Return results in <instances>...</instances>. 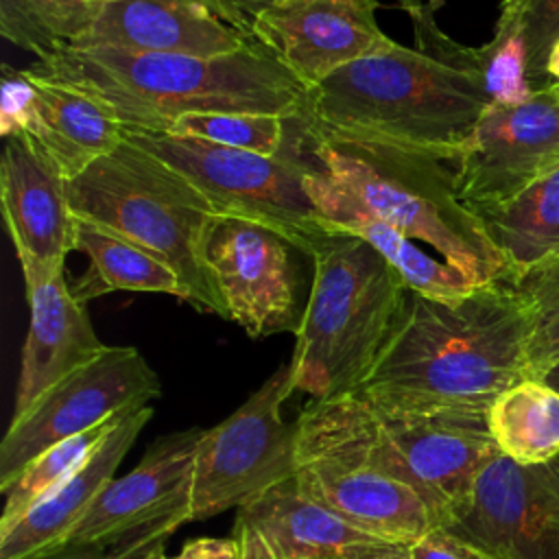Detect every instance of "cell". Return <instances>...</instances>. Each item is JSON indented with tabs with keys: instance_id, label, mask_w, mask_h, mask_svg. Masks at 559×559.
Segmentation results:
<instances>
[{
	"instance_id": "obj_1",
	"label": "cell",
	"mask_w": 559,
	"mask_h": 559,
	"mask_svg": "<svg viewBox=\"0 0 559 559\" xmlns=\"http://www.w3.org/2000/svg\"><path fill=\"white\" fill-rule=\"evenodd\" d=\"M415 46L358 59L308 90L304 135L393 144L456 162L491 105L478 48L452 41L435 2L400 0Z\"/></svg>"
},
{
	"instance_id": "obj_2",
	"label": "cell",
	"mask_w": 559,
	"mask_h": 559,
	"mask_svg": "<svg viewBox=\"0 0 559 559\" xmlns=\"http://www.w3.org/2000/svg\"><path fill=\"white\" fill-rule=\"evenodd\" d=\"M528 308L509 282H487L461 297L406 290L371 371L365 397L406 406L489 408L528 380Z\"/></svg>"
},
{
	"instance_id": "obj_3",
	"label": "cell",
	"mask_w": 559,
	"mask_h": 559,
	"mask_svg": "<svg viewBox=\"0 0 559 559\" xmlns=\"http://www.w3.org/2000/svg\"><path fill=\"white\" fill-rule=\"evenodd\" d=\"M105 105L129 133H168L188 114L299 118L308 90L260 44L225 57L66 46L26 68Z\"/></svg>"
},
{
	"instance_id": "obj_4",
	"label": "cell",
	"mask_w": 559,
	"mask_h": 559,
	"mask_svg": "<svg viewBox=\"0 0 559 559\" xmlns=\"http://www.w3.org/2000/svg\"><path fill=\"white\" fill-rule=\"evenodd\" d=\"M288 362V391L317 400L356 391L371 371L408 290L367 240L325 229Z\"/></svg>"
},
{
	"instance_id": "obj_5",
	"label": "cell",
	"mask_w": 559,
	"mask_h": 559,
	"mask_svg": "<svg viewBox=\"0 0 559 559\" xmlns=\"http://www.w3.org/2000/svg\"><path fill=\"white\" fill-rule=\"evenodd\" d=\"M299 135L310 162L369 212L430 245L474 284L509 280V266L483 221L459 199L452 162L393 144Z\"/></svg>"
},
{
	"instance_id": "obj_6",
	"label": "cell",
	"mask_w": 559,
	"mask_h": 559,
	"mask_svg": "<svg viewBox=\"0 0 559 559\" xmlns=\"http://www.w3.org/2000/svg\"><path fill=\"white\" fill-rule=\"evenodd\" d=\"M68 199L76 218L168 264L179 275L190 306L227 319L201 258L205 227L218 212L179 170L127 138L116 151L68 179Z\"/></svg>"
},
{
	"instance_id": "obj_7",
	"label": "cell",
	"mask_w": 559,
	"mask_h": 559,
	"mask_svg": "<svg viewBox=\"0 0 559 559\" xmlns=\"http://www.w3.org/2000/svg\"><path fill=\"white\" fill-rule=\"evenodd\" d=\"M127 138L190 179L218 214L266 225L306 255L325 231L321 212L306 190L310 164L286 151L269 157L173 133H129Z\"/></svg>"
},
{
	"instance_id": "obj_8",
	"label": "cell",
	"mask_w": 559,
	"mask_h": 559,
	"mask_svg": "<svg viewBox=\"0 0 559 559\" xmlns=\"http://www.w3.org/2000/svg\"><path fill=\"white\" fill-rule=\"evenodd\" d=\"M288 395V365H282L227 419L203 430L190 522L240 509L297 474V424L280 413Z\"/></svg>"
},
{
	"instance_id": "obj_9",
	"label": "cell",
	"mask_w": 559,
	"mask_h": 559,
	"mask_svg": "<svg viewBox=\"0 0 559 559\" xmlns=\"http://www.w3.org/2000/svg\"><path fill=\"white\" fill-rule=\"evenodd\" d=\"M201 437L203 428H188L155 439L129 474L103 489L68 537L66 548L100 546L124 559H142L190 522Z\"/></svg>"
},
{
	"instance_id": "obj_10",
	"label": "cell",
	"mask_w": 559,
	"mask_h": 559,
	"mask_svg": "<svg viewBox=\"0 0 559 559\" xmlns=\"http://www.w3.org/2000/svg\"><path fill=\"white\" fill-rule=\"evenodd\" d=\"M162 395L159 376L135 347H105L13 415L0 443V489L48 448Z\"/></svg>"
},
{
	"instance_id": "obj_11",
	"label": "cell",
	"mask_w": 559,
	"mask_h": 559,
	"mask_svg": "<svg viewBox=\"0 0 559 559\" xmlns=\"http://www.w3.org/2000/svg\"><path fill=\"white\" fill-rule=\"evenodd\" d=\"M299 251L275 229L227 214H216L203 234L201 258L225 306L227 319L251 338L297 332Z\"/></svg>"
},
{
	"instance_id": "obj_12",
	"label": "cell",
	"mask_w": 559,
	"mask_h": 559,
	"mask_svg": "<svg viewBox=\"0 0 559 559\" xmlns=\"http://www.w3.org/2000/svg\"><path fill=\"white\" fill-rule=\"evenodd\" d=\"M358 395L443 526L454 522L467 509L485 465L500 454L489 430V408L406 406Z\"/></svg>"
},
{
	"instance_id": "obj_13",
	"label": "cell",
	"mask_w": 559,
	"mask_h": 559,
	"mask_svg": "<svg viewBox=\"0 0 559 559\" xmlns=\"http://www.w3.org/2000/svg\"><path fill=\"white\" fill-rule=\"evenodd\" d=\"M559 164V87L518 105H489L454 162L459 199L476 214L496 210Z\"/></svg>"
},
{
	"instance_id": "obj_14",
	"label": "cell",
	"mask_w": 559,
	"mask_h": 559,
	"mask_svg": "<svg viewBox=\"0 0 559 559\" xmlns=\"http://www.w3.org/2000/svg\"><path fill=\"white\" fill-rule=\"evenodd\" d=\"M445 528L496 559H559V456L520 465L498 454Z\"/></svg>"
},
{
	"instance_id": "obj_15",
	"label": "cell",
	"mask_w": 559,
	"mask_h": 559,
	"mask_svg": "<svg viewBox=\"0 0 559 559\" xmlns=\"http://www.w3.org/2000/svg\"><path fill=\"white\" fill-rule=\"evenodd\" d=\"M376 0H275L251 31L306 90L336 70L380 52L393 41L376 22Z\"/></svg>"
},
{
	"instance_id": "obj_16",
	"label": "cell",
	"mask_w": 559,
	"mask_h": 559,
	"mask_svg": "<svg viewBox=\"0 0 559 559\" xmlns=\"http://www.w3.org/2000/svg\"><path fill=\"white\" fill-rule=\"evenodd\" d=\"M0 133L26 135L66 179L81 175L127 140V129L105 105L7 63L0 87Z\"/></svg>"
},
{
	"instance_id": "obj_17",
	"label": "cell",
	"mask_w": 559,
	"mask_h": 559,
	"mask_svg": "<svg viewBox=\"0 0 559 559\" xmlns=\"http://www.w3.org/2000/svg\"><path fill=\"white\" fill-rule=\"evenodd\" d=\"M0 203L24 286L33 288L63 273L76 221L68 199V179L22 133L4 138Z\"/></svg>"
},
{
	"instance_id": "obj_18",
	"label": "cell",
	"mask_w": 559,
	"mask_h": 559,
	"mask_svg": "<svg viewBox=\"0 0 559 559\" xmlns=\"http://www.w3.org/2000/svg\"><path fill=\"white\" fill-rule=\"evenodd\" d=\"M227 0H116L107 2L92 28L72 46L225 57L255 46Z\"/></svg>"
},
{
	"instance_id": "obj_19",
	"label": "cell",
	"mask_w": 559,
	"mask_h": 559,
	"mask_svg": "<svg viewBox=\"0 0 559 559\" xmlns=\"http://www.w3.org/2000/svg\"><path fill=\"white\" fill-rule=\"evenodd\" d=\"M299 489L373 537L413 544L443 526L437 509L411 485L367 465L321 454H297Z\"/></svg>"
},
{
	"instance_id": "obj_20",
	"label": "cell",
	"mask_w": 559,
	"mask_h": 559,
	"mask_svg": "<svg viewBox=\"0 0 559 559\" xmlns=\"http://www.w3.org/2000/svg\"><path fill=\"white\" fill-rule=\"evenodd\" d=\"M151 417L153 406L124 413L61 485L20 520L2 526L0 559H39L63 550L87 509L114 480V472Z\"/></svg>"
},
{
	"instance_id": "obj_21",
	"label": "cell",
	"mask_w": 559,
	"mask_h": 559,
	"mask_svg": "<svg viewBox=\"0 0 559 559\" xmlns=\"http://www.w3.org/2000/svg\"><path fill=\"white\" fill-rule=\"evenodd\" d=\"M26 301L31 321L22 347L13 415L24 413L44 391L107 347L96 336L85 304L74 299L63 273L26 288Z\"/></svg>"
},
{
	"instance_id": "obj_22",
	"label": "cell",
	"mask_w": 559,
	"mask_h": 559,
	"mask_svg": "<svg viewBox=\"0 0 559 559\" xmlns=\"http://www.w3.org/2000/svg\"><path fill=\"white\" fill-rule=\"evenodd\" d=\"M306 190L321 212L323 229L347 231L367 240L402 275L408 290L428 297H461L480 286L445 260L424 253L411 236L369 212L347 188L314 164L308 166Z\"/></svg>"
},
{
	"instance_id": "obj_23",
	"label": "cell",
	"mask_w": 559,
	"mask_h": 559,
	"mask_svg": "<svg viewBox=\"0 0 559 559\" xmlns=\"http://www.w3.org/2000/svg\"><path fill=\"white\" fill-rule=\"evenodd\" d=\"M236 524L253 528L282 559H341L352 546L380 539L306 496L295 476L240 507Z\"/></svg>"
},
{
	"instance_id": "obj_24",
	"label": "cell",
	"mask_w": 559,
	"mask_h": 559,
	"mask_svg": "<svg viewBox=\"0 0 559 559\" xmlns=\"http://www.w3.org/2000/svg\"><path fill=\"white\" fill-rule=\"evenodd\" d=\"M72 251H81L90 260L85 273L70 282V290L81 304L116 290L166 293L186 301L183 284L168 264L90 221H74Z\"/></svg>"
},
{
	"instance_id": "obj_25",
	"label": "cell",
	"mask_w": 559,
	"mask_h": 559,
	"mask_svg": "<svg viewBox=\"0 0 559 559\" xmlns=\"http://www.w3.org/2000/svg\"><path fill=\"white\" fill-rule=\"evenodd\" d=\"M478 218L509 266V284L559 258V164L515 199L480 212Z\"/></svg>"
},
{
	"instance_id": "obj_26",
	"label": "cell",
	"mask_w": 559,
	"mask_h": 559,
	"mask_svg": "<svg viewBox=\"0 0 559 559\" xmlns=\"http://www.w3.org/2000/svg\"><path fill=\"white\" fill-rule=\"evenodd\" d=\"M502 456L537 465L559 456V393L537 378L502 391L487 413Z\"/></svg>"
},
{
	"instance_id": "obj_27",
	"label": "cell",
	"mask_w": 559,
	"mask_h": 559,
	"mask_svg": "<svg viewBox=\"0 0 559 559\" xmlns=\"http://www.w3.org/2000/svg\"><path fill=\"white\" fill-rule=\"evenodd\" d=\"M103 7L94 0H0V33L41 59L76 44Z\"/></svg>"
},
{
	"instance_id": "obj_28",
	"label": "cell",
	"mask_w": 559,
	"mask_h": 559,
	"mask_svg": "<svg viewBox=\"0 0 559 559\" xmlns=\"http://www.w3.org/2000/svg\"><path fill=\"white\" fill-rule=\"evenodd\" d=\"M138 408V406H133ZM129 408V411H133ZM129 411L114 415L111 419L103 421L100 426L70 437L39 456H35L9 485L0 491L4 493V507L0 515V528L20 520L26 511H31L41 498H46L57 485H61L79 465L81 461L94 450V445L111 430V426Z\"/></svg>"
},
{
	"instance_id": "obj_29",
	"label": "cell",
	"mask_w": 559,
	"mask_h": 559,
	"mask_svg": "<svg viewBox=\"0 0 559 559\" xmlns=\"http://www.w3.org/2000/svg\"><path fill=\"white\" fill-rule=\"evenodd\" d=\"M288 118L253 111H210L179 118L168 133L275 157L286 146Z\"/></svg>"
},
{
	"instance_id": "obj_30",
	"label": "cell",
	"mask_w": 559,
	"mask_h": 559,
	"mask_svg": "<svg viewBox=\"0 0 559 559\" xmlns=\"http://www.w3.org/2000/svg\"><path fill=\"white\" fill-rule=\"evenodd\" d=\"M513 286L528 308V371L539 378L559 360V258L531 269Z\"/></svg>"
},
{
	"instance_id": "obj_31",
	"label": "cell",
	"mask_w": 559,
	"mask_h": 559,
	"mask_svg": "<svg viewBox=\"0 0 559 559\" xmlns=\"http://www.w3.org/2000/svg\"><path fill=\"white\" fill-rule=\"evenodd\" d=\"M478 55L491 105H518L533 96L526 46L513 26L498 22L493 39Z\"/></svg>"
},
{
	"instance_id": "obj_32",
	"label": "cell",
	"mask_w": 559,
	"mask_h": 559,
	"mask_svg": "<svg viewBox=\"0 0 559 559\" xmlns=\"http://www.w3.org/2000/svg\"><path fill=\"white\" fill-rule=\"evenodd\" d=\"M413 559H496L480 546L452 533L445 526L428 531L424 537L408 544Z\"/></svg>"
},
{
	"instance_id": "obj_33",
	"label": "cell",
	"mask_w": 559,
	"mask_h": 559,
	"mask_svg": "<svg viewBox=\"0 0 559 559\" xmlns=\"http://www.w3.org/2000/svg\"><path fill=\"white\" fill-rule=\"evenodd\" d=\"M166 559H242L236 537H197L188 539L175 557Z\"/></svg>"
},
{
	"instance_id": "obj_34",
	"label": "cell",
	"mask_w": 559,
	"mask_h": 559,
	"mask_svg": "<svg viewBox=\"0 0 559 559\" xmlns=\"http://www.w3.org/2000/svg\"><path fill=\"white\" fill-rule=\"evenodd\" d=\"M341 559H413V555L408 544L373 539L352 546Z\"/></svg>"
},
{
	"instance_id": "obj_35",
	"label": "cell",
	"mask_w": 559,
	"mask_h": 559,
	"mask_svg": "<svg viewBox=\"0 0 559 559\" xmlns=\"http://www.w3.org/2000/svg\"><path fill=\"white\" fill-rule=\"evenodd\" d=\"M234 537L240 542V550H242V559H282L277 557L266 542L249 526L236 524L234 526Z\"/></svg>"
},
{
	"instance_id": "obj_36",
	"label": "cell",
	"mask_w": 559,
	"mask_h": 559,
	"mask_svg": "<svg viewBox=\"0 0 559 559\" xmlns=\"http://www.w3.org/2000/svg\"><path fill=\"white\" fill-rule=\"evenodd\" d=\"M39 559H124L120 552L111 548H100V546H85V548H63L55 555L39 557Z\"/></svg>"
},
{
	"instance_id": "obj_37",
	"label": "cell",
	"mask_w": 559,
	"mask_h": 559,
	"mask_svg": "<svg viewBox=\"0 0 559 559\" xmlns=\"http://www.w3.org/2000/svg\"><path fill=\"white\" fill-rule=\"evenodd\" d=\"M271 2H275V0H227L229 9H231L247 26H251L253 17H255L262 9H266Z\"/></svg>"
},
{
	"instance_id": "obj_38",
	"label": "cell",
	"mask_w": 559,
	"mask_h": 559,
	"mask_svg": "<svg viewBox=\"0 0 559 559\" xmlns=\"http://www.w3.org/2000/svg\"><path fill=\"white\" fill-rule=\"evenodd\" d=\"M546 76H552V83L559 87V39L552 44L546 59Z\"/></svg>"
},
{
	"instance_id": "obj_39",
	"label": "cell",
	"mask_w": 559,
	"mask_h": 559,
	"mask_svg": "<svg viewBox=\"0 0 559 559\" xmlns=\"http://www.w3.org/2000/svg\"><path fill=\"white\" fill-rule=\"evenodd\" d=\"M537 380H542L544 384L552 386V389L559 393V360H557L555 365H550Z\"/></svg>"
},
{
	"instance_id": "obj_40",
	"label": "cell",
	"mask_w": 559,
	"mask_h": 559,
	"mask_svg": "<svg viewBox=\"0 0 559 559\" xmlns=\"http://www.w3.org/2000/svg\"><path fill=\"white\" fill-rule=\"evenodd\" d=\"M142 559H166V555H164V546L159 544V546H155L153 550H148Z\"/></svg>"
},
{
	"instance_id": "obj_41",
	"label": "cell",
	"mask_w": 559,
	"mask_h": 559,
	"mask_svg": "<svg viewBox=\"0 0 559 559\" xmlns=\"http://www.w3.org/2000/svg\"><path fill=\"white\" fill-rule=\"evenodd\" d=\"M94 2H98V4H107V2H116V0H94Z\"/></svg>"
}]
</instances>
